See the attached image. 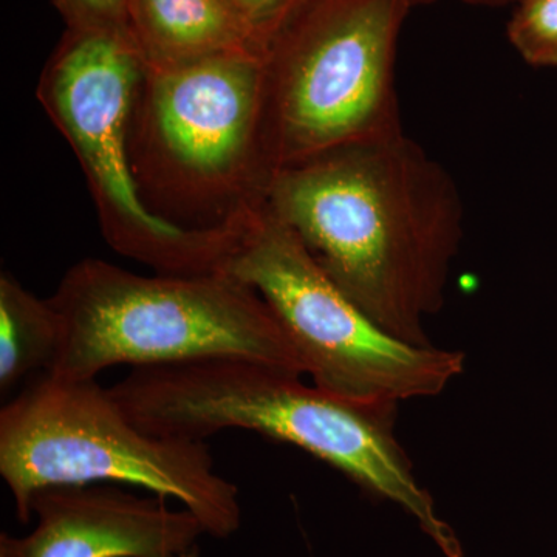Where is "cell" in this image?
Instances as JSON below:
<instances>
[{
  "instance_id": "1",
  "label": "cell",
  "mask_w": 557,
  "mask_h": 557,
  "mask_svg": "<svg viewBox=\"0 0 557 557\" xmlns=\"http://www.w3.org/2000/svg\"><path fill=\"white\" fill-rule=\"evenodd\" d=\"M263 203L376 324L431 346L465 211L453 175L405 131L277 171Z\"/></svg>"
},
{
  "instance_id": "2",
  "label": "cell",
  "mask_w": 557,
  "mask_h": 557,
  "mask_svg": "<svg viewBox=\"0 0 557 557\" xmlns=\"http://www.w3.org/2000/svg\"><path fill=\"white\" fill-rule=\"evenodd\" d=\"M300 376L251 359L207 358L135 368L109 391L148 434L205 440L245 429L298 446L405 509L443 555L463 557L456 531L395 440L394 421L306 386Z\"/></svg>"
},
{
  "instance_id": "3",
  "label": "cell",
  "mask_w": 557,
  "mask_h": 557,
  "mask_svg": "<svg viewBox=\"0 0 557 557\" xmlns=\"http://www.w3.org/2000/svg\"><path fill=\"white\" fill-rule=\"evenodd\" d=\"M265 113L267 54L143 65L129 149L150 211L183 228L212 230L263 203L274 175Z\"/></svg>"
},
{
  "instance_id": "4",
  "label": "cell",
  "mask_w": 557,
  "mask_h": 557,
  "mask_svg": "<svg viewBox=\"0 0 557 557\" xmlns=\"http://www.w3.org/2000/svg\"><path fill=\"white\" fill-rule=\"evenodd\" d=\"M60 318L54 379L97 380L112 366L245 358L304 375L274 311L256 289L222 271L141 276L84 259L49 298Z\"/></svg>"
},
{
  "instance_id": "5",
  "label": "cell",
  "mask_w": 557,
  "mask_h": 557,
  "mask_svg": "<svg viewBox=\"0 0 557 557\" xmlns=\"http://www.w3.org/2000/svg\"><path fill=\"white\" fill-rule=\"evenodd\" d=\"M0 475L22 523L40 491L124 483L180 502L208 536L228 539L242 525L239 490L214 471L205 440L148 434L97 380L44 372L3 406Z\"/></svg>"
},
{
  "instance_id": "6",
  "label": "cell",
  "mask_w": 557,
  "mask_h": 557,
  "mask_svg": "<svg viewBox=\"0 0 557 557\" xmlns=\"http://www.w3.org/2000/svg\"><path fill=\"white\" fill-rule=\"evenodd\" d=\"M218 271L269 304L314 386L386 420L399 403L435 397L463 372L461 351L416 346L376 324L265 203L233 220Z\"/></svg>"
},
{
  "instance_id": "7",
  "label": "cell",
  "mask_w": 557,
  "mask_h": 557,
  "mask_svg": "<svg viewBox=\"0 0 557 557\" xmlns=\"http://www.w3.org/2000/svg\"><path fill=\"white\" fill-rule=\"evenodd\" d=\"M410 0H318L267 57L274 174L403 132L395 44Z\"/></svg>"
},
{
  "instance_id": "8",
  "label": "cell",
  "mask_w": 557,
  "mask_h": 557,
  "mask_svg": "<svg viewBox=\"0 0 557 557\" xmlns=\"http://www.w3.org/2000/svg\"><path fill=\"white\" fill-rule=\"evenodd\" d=\"M141 72L126 36L79 32L44 69L38 100L76 153L110 247L161 274L214 273L230 226L183 228L150 211L139 194L129 134Z\"/></svg>"
},
{
  "instance_id": "9",
  "label": "cell",
  "mask_w": 557,
  "mask_h": 557,
  "mask_svg": "<svg viewBox=\"0 0 557 557\" xmlns=\"http://www.w3.org/2000/svg\"><path fill=\"white\" fill-rule=\"evenodd\" d=\"M36 527L0 536L5 557H196L207 534L189 509L166 497L135 496L110 485L57 486L32 500Z\"/></svg>"
},
{
  "instance_id": "10",
  "label": "cell",
  "mask_w": 557,
  "mask_h": 557,
  "mask_svg": "<svg viewBox=\"0 0 557 557\" xmlns=\"http://www.w3.org/2000/svg\"><path fill=\"white\" fill-rule=\"evenodd\" d=\"M131 16L132 44L146 67L244 51L269 57L226 0H131Z\"/></svg>"
},
{
  "instance_id": "11",
  "label": "cell",
  "mask_w": 557,
  "mask_h": 557,
  "mask_svg": "<svg viewBox=\"0 0 557 557\" xmlns=\"http://www.w3.org/2000/svg\"><path fill=\"white\" fill-rule=\"evenodd\" d=\"M60 318L11 274L0 276V388L9 392L35 370L49 372L60 347Z\"/></svg>"
},
{
  "instance_id": "12",
  "label": "cell",
  "mask_w": 557,
  "mask_h": 557,
  "mask_svg": "<svg viewBox=\"0 0 557 557\" xmlns=\"http://www.w3.org/2000/svg\"><path fill=\"white\" fill-rule=\"evenodd\" d=\"M512 47L528 64L557 65V0H522L508 25Z\"/></svg>"
},
{
  "instance_id": "13",
  "label": "cell",
  "mask_w": 557,
  "mask_h": 557,
  "mask_svg": "<svg viewBox=\"0 0 557 557\" xmlns=\"http://www.w3.org/2000/svg\"><path fill=\"white\" fill-rule=\"evenodd\" d=\"M259 46L269 53L302 0H226Z\"/></svg>"
},
{
  "instance_id": "14",
  "label": "cell",
  "mask_w": 557,
  "mask_h": 557,
  "mask_svg": "<svg viewBox=\"0 0 557 557\" xmlns=\"http://www.w3.org/2000/svg\"><path fill=\"white\" fill-rule=\"evenodd\" d=\"M131 0H62L69 13L79 22L81 32L115 33L126 36Z\"/></svg>"
},
{
  "instance_id": "15",
  "label": "cell",
  "mask_w": 557,
  "mask_h": 557,
  "mask_svg": "<svg viewBox=\"0 0 557 557\" xmlns=\"http://www.w3.org/2000/svg\"><path fill=\"white\" fill-rule=\"evenodd\" d=\"M410 2H412V0H410ZM469 2L500 3V2H508V0H469Z\"/></svg>"
},
{
  "instance_id": "16",
  "label": "cell",
  "mask_w": 557,
  "mask_h": 557,
  "mask_svg": "<svg viewBox=\"0 0 557 557\" xmlns=\"http://www.w3.org/2000/svg\"><path fill=\"white\" fill-rule=\"evenodd\" d=\"M196 557H199V556H196Z\"/></svg>"
}]
</instances>
